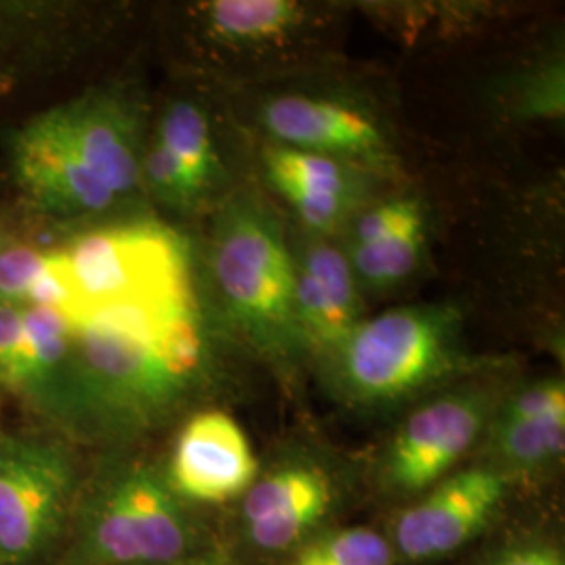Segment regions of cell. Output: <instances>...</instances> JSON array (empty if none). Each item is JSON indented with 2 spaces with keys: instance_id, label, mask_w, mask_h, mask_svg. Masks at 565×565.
<instances>
[{
  "instance_id": "obj_23",
  "label": "cell",
  "mask_w": 565,
  "mask_h": 565,
  "mask_svg": "<svg viewBox=\"0 0 565 565\" xmlns=\"http://www.w3.org/2000/svg\"><path fill=\"white\" fill-rule=\"evenodd\" d=\"M141 181L170 205L189 207L202 198L200 189L189 179L179 160L158 139L141 158Z\"/></svg>"
},
{
  "instance_id": "obj_24",
  "label": "cell",
  "mask_w": 565,
  "mask_h": 565,
  "mask_svg": "<svg viewBox=\"0 0 565 565\" xmlns=\"http://www.w3.org/2000/svg\"><path fill=\"white\" fill-rule=\"evenodd\" d=\"M25 306H41L57 310L76 327L82 319V303L63 249H53L46 256L36 281L32 285Z\"/></svg>"
},
{
  "instance_id": "obj_5",
  "label": "cell",
  "mask_w": 565,
  "mask_h": 565,
  "mask_svg": "<svg viewBox=\"0 0 565 565\" xmlns=\"http://www.w3.org/2000/svg\"><path fill=\"white\" fill-rule=\"evenodd\" d=\"M212 268L228 312L252 342L268 352H287L300 342L294 310L296 263L281 224L263 202L242 198L224 207Z\"/></svg>"
},
{
  "instance_id": "obj_14",
  "label": "cell",
  "mask_w": 565,
  "mask_h": 565,
  "mask_svg": "<svg viewBox=\"0 0 565 565\" xmlns=\"http://www.w3.org/2000/svg\"><path fill=\"white\" fill-rule=\"evenodd\" d=\"M294 310L300 340L327 359L361 323L354 270L342 252L315 245L296 264Z\"/></svg>"
},
{
  "instance_id": "obj_27",
  "label": "cell",
  "mask_w": 565,
  "mask_h": 565,
  "mask_svg": "<svg viewBox=\"0 0 565 565\" xmlns=\"http://www.w3.org/2000/svg\"><path fill=\"white\" fill-rule=\"evenodd\" d=\"M49 252L23 243H7L0 249V302L25 306Z\"/></svg>"
},
{
  "instance_id": "obj_11",
  "label": "cell",
  "mask_w": 565,
  "mask_h": 565,
  "mask_svg": "<svg viewBox=\"0 0 565 565\" xmlns=\"http://www.w3.org/2000/svg\"><path fill=\"white\" fill-rule=\"evenodd\" d=\"M13 166L21 189L51 214H99L118 200L82 162L53 109L28 121L18 132Z\"/></svg>"
},
{
  "instance_id": "obj_25",
  "label": "cell",
  "mask_w": 565,
  "mask_h": 565,
  "mask_svg": "<svg viewBox=\"0 0 565 565\" xmlns=\"http://www.w3.org/2000/svg\"><path fill=\"white\" fill-rule=\"evenodd\" d=\"M417 228H424V214L419 203L404 200V198L390 200L371 207L356 221L352 247L384 242L387 237L401 235L406 231H417Z\"/></svg>"
},
{
  "instance_id": "obj_10",
  "label": "cell",
  "mask_w": 565,
  "mask_h": 565,
  "mask_svg": "<svg viewBox=\"0 0 565 565\" xmlns=\"http://www.w3.org/2000/svg\"><path fill=\"white\" fill-rule=\"evenodd\" d=\"M260 467L239 422L221 408H207L182 425L163 473L182 501L200 511L235 505Z\"/></svg>"
},
{
  "instance_id": "obj_22",
  "label": "cell",
  "mask_w": 565,
  "mask_h": 565,
  "mask_svg": "<svg viewBox=\"0 0 565 565\" xmlns=\"http://www.w3.org/2000/svg\"><path fill=\"white\" fill-rule=\"evenodd\" d=\"M424 247V228L406 231L401 235L387 237L384 242L369 243L352 247L350 266L354 277L363 281L385 287L403 281L419 263Z\"/></svg>"
},
{
  "instance_id": "obj_12",
  "label": "cell",
  "mask_w": 565,
  "mask_h": 565,
  "mask_svg": "<svg viewBox=\"0 0 565 565\" xmlns=\"http://www.w3.org/2000/svg\"><path fill=\"white\" fill-rule=\"evenodd\" d=\"M264 128L282 147L324 156L338 162H387V141L380 126L356 107L310 95H282L266 103Z\"/></svg>"
},
{
  "instance_id": "obj_29",
  "label": "cell",
  "mask_w": 565,
  "mask_h": 565,
  "mask_svg": "<svg viewBox=\"0 0 565 565\" xmlns=\"http://www.w3.org/2000/svg\"><path fill=\"white\" fill-rule=\"evenodd\" d=\"M156 565H235L228 551L224 548V545L216 551H210V553H203L198 557H191V559H182V562H172V564H156Z\"/></svg>"
},
{
  "instance_id": "obj_9",
  "label": "cell",
  "mask_w": 565,
  "mask_h": 565,
  "mask_svg": "<svg viewBox=\"0 0 565 565\" xmlns=\"http://www.w3.org/2000/svg\"><path fill=\"white\" fill-rule=\"evenodd\" d=\"M63 252L81 298L82 319L97 308L191 285L184 243L162 224H116L88 231Z\"/></svg>"
},
{
  "instance_id": "obj_19",
  "label": "cell",
  "mask_w": 565,
  "mask_h": 565,
  "mask_svg": "<svg viewBox=\"0 0 565 565\" xmlns=\"http://www.w3.org/2000/svg\"><path fill=\"white\" fill-rule=\"evenodd\" d=\"M203 13L214 36L237 46L277 41L303 18L302 7L289 0H214Z\"/></svg>"
},
{
  "instance_id": "obj_7",
  "label": "cell",
  "mask_w": 565,
  "mask_h": 565,
  "mask_svg": "<svg viewBox=\"0 0 565 565\" xmlns=\"http://www.w3.org/2000/svg\"><path fill=\"white\" fill-rule=\"evenodd\" d=\"M515 501L499 471L463 465L422 494L390 507L382 527L398 565H445L486 539Z\"/></svg>"
},
{
  "instance_id": "obj_6",
  "label": "cell",
  "mask_w": 565,
  "mask_h": 565,
  "mask_svg": "<svg viewBox=\"0 0 565 565\" xmlns=\"http://www.w3.org/2000/svg\"><path fill=\"white\" fill-rule=\"evenodd\" d=\"M501 398L494 385L467 384L411 411L375 463V494L387 507L401 505L463 467L482 443Z\"/></svg>"
},
{
  "instance_id": "obj_3",
  "label": "cell",
  "mask_w": 565,
  "mask_h": 565,
  "mask_svg": "<svg viewBox=\"0 0 565 565\" xmlns=\"http://www.w3.org/2000/svg\"><path fill=\"white\" fill-rule=\"evenodd\" d=\"M329 361L343 401L363 408L408 403L457 371V319L443 306L392 308L356 324Z\"/></svg>"
},
{
  "instance_id": "obj_15",
  "label": "cell",
  "mask_w": 565,
  "mask_h": 565,
  "mask_svg": "<svg viewBox=\"0 0 565 565\" xmlns=\"http://www.w3.org/2000/svg\"><path fill=\"white\" fill-rule=\"evenodd\" d=\"M266 174L306 226L327 233L342 223L356 200L350 163L273 145L264 151Z\"/></svg>"
},
{
  "instance_id": "obj_30",
  "label": "cell",
  "mask_w": 565,
  "mask_h": 565,
  "mask_svg": "<svg viewBox=\"0 0 565 565\" xmlns=\"http://www.w3.org/2000/svg\"><path fill=\"white\" fill-rule=\"evenodd\" d=\"M7 243H9V237H7V235L0 231V249H2Z\"/></svg>"
},
{
  "instance_id": "obj_1",
  "label": "cell",
  "mask_w": 565,
  "mask_h": 565,
  "mask_svg": "<svg viewBox=\"0 0 565 565\" xmlns=\"http://www.w3.org/2000/svg\"><path fill=\"white\" fill-rule=\"evenodd\" d=\"M210 377L191 285L90 310L74 327L57 415L111 436L151 429Z\"/></svg>"
},
{
  "instance_id": "obj_2",
  "label": "cell",
  "mask_w": 565,
  "mask_h": 565,
  "mask_svg": "<svg viewBox=\"0 0 565 565\" xmlns=\"http://www.w3.org/2000/svg\"><path fill=\"white\" fill-rule=\"evenodd\" d=\"M60 565H156L223 546L153 465L132 461L78 492Z\"/></svg>"
},
{
  "instance_id": "obj_8",
  "label": "cell",
  "mask_w": 565,
  "mask_h": 565,
  "mask_svg": "<svg viewBox=\"0 0 565 565\" xmlns=\"http://www.w3.org/2000/svg\"><path fill=\"white\" fill-rule=\"evenodd\" d=\"M78 492L65 446L0 436V565H39L63 545Z\"/></svg>"
},
{
  "instance_id": "obj_16",
  "label": "cell",
  "mask_w": 565,
  "mask_h": 565,
  "mask_svg": "<svg viewBox=\"0 0 565 565\" xmlns=\"http://www.w3.org/2000/svg\"><path fill=\"white\" fill-rule=\"evenodd\" d=\"M480 445L484 459L478 463L499 471L518 501L530 494L541 497L564 463L565 413L522 422H503L492 415Z\"/></svg>"
},
{
  "instance_id": "obj_4",
  "label": "cell",
  "mask_w": 565,
  "mask_h": 565,
  "mask_svg": "<svg viewBox=\"0 0 565 565\" xmlns=\"http://www.w3.org/2000/svg\"><path fill=\"white\" fill-rule=\"evenodd\" d=\"M354 490L335 465L289 452L268 467L231 507L223 545L235 565H275L331 525L342 524Z\"/></svg>"
},
{
  "instance_id": "obj_26",
  "label": "cell",
  "mask_w": 565,
  "mask_h": 565,
  "mask_svg": "<svg viewBox=\"0 0 565 565\" xmlns=\"http://www.w3.org/2000/svg\"><path fill=\"white\" fill-rule=\"evenodd\" d=\"M565 413V384L562 377L539 380L507 394L494 411L497 419L522 422Z\"/></svg>"
},
{
  "instance_id": "obj_13",
  "label": "cell",
  "mask_w": 565,
  "mask_h": 565,
  "mask_svg": "<svg viewBox=\"0 0 565 565\" xmlns=\"http://www.w3.org/2000/svg\"><path fill=\"white\" fill-rule=\"evenodd\" d=\"M65 135L86 163L116 195H128L141 184L137 120L126 103L111 93H84L53 107Z\"/></svg>"
},
{
  "instance_id": "obj_20",
  "label": "cell",
  "mask_w": 565,
  "mask_h": 565,
  "mask_svg": "<svg viewBox=\"0 0 565 565\" xmlns=\"http://www.w3.org/2000/svg\"><path fill=\"white\" fill-rule=\"evenodd\" d=\"M275 565H398L382 525H331Z\"/></svg>"
},
{
  "instance_id": "obj_17",
  "label": "cell",
  "mask_w": 565,
  "mask_h": 565,
  "mask_svg": "<svg viewBox=\"0 0 565 565\" xmlns=\"http://www.w3.org/2000/svg\"><path fill=\"white\" fill-rule=\"evenodd\" d=\"M74 345V324L57 310L23 306V338L11 392L57 415Z\"/></svg>"
},
{
  "instance_id": "obj_21",
  "label": "cell",
  "mask_w": 565,
  "mask_h": 565,
  "mask_svg": "<svg viewBox=\"0 0 565 565\" xmlns=\"http://www.w3.org/2000/svg\"><path fill=\"white\" fill-rule=\"evenodd\" d=\"M158 141L179 160L189 179L203 193L218 172V156L207 118L191 102L172 103L163 114Z\"/></svg>"
},
{
  "instance_id": "obj_28",
  "label": "cell",
  "mask_w": 565,
  "mask_h": 565,
  "mask_svg": "<svg viewBox=\"0 0 565 565\" xmlns=\"http://www.w3.org/2000/svg\"><path fill=\"white\" fill-rule=\"evenodd\" d=\"M23 306L0 302V385L11 390L20 361Z\"/></svg>"
},
{
  "instance_id": "obj_18",
  "label": "cell",
  "mask_w": 565,
  "mask_h": 565,
  "mask_svg": "<svg viewBox=\"0 0 565 565\" xmlns=\"http://www.w3.org/2000/svg\"><path fill=\"white\" fill-rule=\"evenodd\" d=\"M445 565H565L555 511H511L478 545Z\"/></svg>"
}]
</instances>
